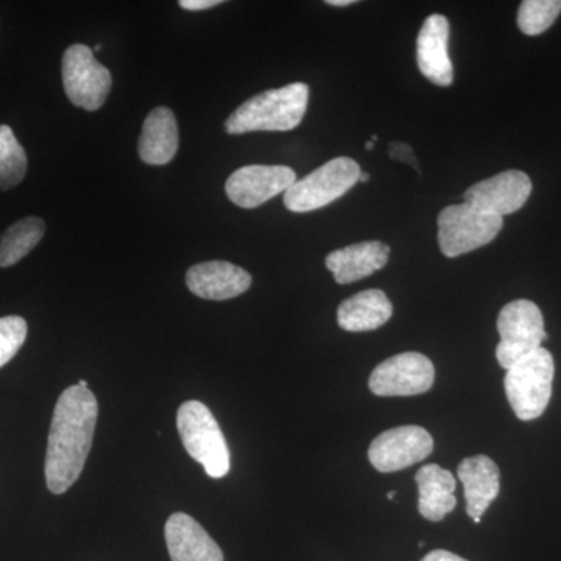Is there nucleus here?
<instances>
[{
    "mask_svg": "<svg viewBox=\"0 0 561 561\" xmlns=\"http://www.w3.org/2000/svg\"><path fill=\"white\" fill-rule=\"evenodd\" d=\"M434 381L435 368L430 357L402 353L379 364L368 386L378 397H415L430 391Z\"/></svg>",
    "mask_w": 561,
    "mask_h": 561,
    "instance_id": "obj_9",
    "label": "nucleus"
},
{
    "mask_svg": "<svg viewBox=\"0 0 561 561\" xmlns=\"http://www.w3.org/2000/svg\"><path fill=\"white\" fill-rule=\"evenodd\" d=\"M389 256L390 247L386 243L379 241L353 243L328 254L327 267L334 275L335 283L351 284L381 271L389 262Z\"/></svg>",
    "mask_w": 561,
    "mask_h": 561,
    "instance_id": "obj_17",
    "label": "nucleus"
},
{
    "mask_svg": "<svg viewBox=\"0 0 561 561\" xmlns=\"http://www.w3.org/2000/svg\"><path fill=\"white\" fill-rule=\"evenodd\" d=\"M79 386L83 387V389H88V382L87 381H80Z\"/></svg>",
    "mask_w": 561,
    "mask_h": 561,
    "instance_id": "obj_32",
    "label": "nucleus"
},
{
    "mask_svg": "<svg viewBox=\"0 0 561 561\" xmlns=\"http://www.w3.org/2000/svg\"><path fill=\"white\" fill-rule=\"evenodd\" d=\"M530 192L531 181L527 173L505 171L467 190L463 203L483 213L504 217L522 209L529 201Z\"/></svg>",
    "mask_w": 561,
    "mask_h": 561,
    "instance_id": "obj_12",
    "label": "nucleus"
},
{
    "mask_svg": "<svg viewBox=\"0 0 561 561\" xmlns=\"http://www.w3.org/2000/svg\"><path fill=\"white\" fill-rule=\"evenodd\" d=\"M449 21L432 14L416 38V65L420 72L437 87H451L454 69L449 58Z\"/></svg>",
    "mask_w": 561,
    "mask_h": 561,
    "instance_id": "obj_13",
    "label": "nucleus"
},
{
    "mask_svg": "<svg viewBox=\"0 0 561 561\" xmlns=\"http://www.w3.org/2000/svg\"><path fill=\"white\" fill-rule=\"evenodd\" d=\"M370 180V175L365 172H360L359 181L360 183H367V181Z\"/></svg>",
    "mask_w": 561,
    "mask_h": 561,
    "instance_id": "obj_29",
    "label": "nucleus"
},
{
    "mask_svg": "<svg viewBox=\"0 0 561 561\" xmlns=\"http://www.w3.org/2000/svg\"><path fill=\"white\" fill-rule=\"evenodd\" d=\"M27 173V154L9 125H0V191L13 190Z\"/></svg>",
    "mask_w": 561,
    "mask_h": 561,
    "instance_id": "obj_22",
    "label": "nucleus"
},
{
    "mask_svg": "<svg viewBox=\"0 0 561 561\" xmlns=\"http://www.w3.org/2000/svg\"><path fill=\"white\" fill-rule=\"evenodd\" d=\"M394 494H397V491H390V493L387 494V500L393 501L394 500Z\"/></svg>",
    "mask_w": 561,
    "mask_h": 561,
    "instance_id": "obj_31",
    "label": "nucleus"
},
{
    "mask_svg": "<svg viewBox=\"0 0 561 561\" xmlns=\"http://www.w3.org/2000/svg\"><path fill=\"white\" fill-rule=\"evenodd\" d=\"M373 147H375V142H373V140H368V142L365 144V149L367 150H371Z\"/></svg>",
    "mask_w": 561,
    "mask_h": 561,
    "instance_id": "obj_30",
    "label": "nucleus"
},
{
    "mask_svg": "<svg viewBox=\"0 0 561 561\" xmlns=\"http://www.w3.org/2000/svg\"><path fill=\"white\" fill-rule=\"evenodd\" d=\"M220 3L221 0H181L180 7L187 11H202L213 9Z\"/></svg>",
    "mask_w": 561,
    "mask_h": 561,
    "instance_id": "obj_26",
    "label": "nucleus"
},
{
    "mask_svg": "<svg viewBox=\"0 0 561 561\" xmlns=\"http://www.w3.org/2000/svg\"><path fill=\"white\" fill-rule=\"evenodd\" d=\"M27 339V321L10 316L0 319V368L9 364Z\"/></svg>",
    "mask_w": 561,
    "mask_h": 561,
    "instance_id": "obj_24",
    "label": "nucleus"
},
{
    "mask_svg": "<svg viewBox=\"0 0 561 561\" xmlns=\"http://www.w3.org/2000/svg\"><path fill=\"white\" fill-rule=\"evenodd\" d=\"M437 225L442 253L446 257H457L494 241L504 227V219L461 203L446 206L438 214Z\"/></svg>",
    "mask_w": 561,
    "mask_h": 561,
    "instance_id": "obj_6",
    "label": "nucleus"
},
{
    "mask_svg": "<svg viewBox=\"0 0 561 561\" xmlns=\"http://www.w3.org/2000/svg\"><path fill=\"white\" fill-rule=\"evenodd\" d=\"M553 375L552 354L542 346L508 368L505 393L519 420H537L545 413L552 397Z\"/></svg>",
    "mask_w": 561,
    "mask_h": 561,
    "instance_id": "obj_4",
    "label": "nucleus"
},
{
    "mask_svg": "<svg viewBox=\"0 0 561 561\" xmlns=\"http://www.w3.org/2000/svg\"><path fill=\"white\" fill-rule=\"evenodd\" d=\"M457 476L463 483L468 516L476 524L481 523L483 513L501 491V471L490 457L474 456L461 460Z\"/></svg>",
    "mask_w": 561,
    "mask_h": 561,
    "instance_id": "obj_15",
    "label": "nucleus"
},
{
    "mask_svg": "<svg viewBox=\"0 0 561 561\" xmlns=\"http://www.w3.org/2000/svg\"><path fill=\"white\" fill-rule=\"evenodd\" d=\"M327 3L334 7H348L351 3H354V0H328Z\"/></svg>",
    "mask_w": 561,
    "mask_h": 561,
    "instance_id": "obj_28",
    "label": "nucleus"
},
{
    "mask_svg": "<svg viewBox=\"0 0 561 561\" xmlns=\"http://www.w3.org/2000/svg\"><path fill=\"white\" fill-rule=\"evenodd\" d=\"M165 542L172 561H225L219 545L186 513H173L168 519Z\"/></svg>",
    "mask_w": 561,
    "mask_h": 561,
    "instance_id": "obj_16",
    "label": "nucleus"
},
{
    "mask_svg": "<svg viewBox=\"0 0 561 561\" xmlns=\"http://www.w3.org/2000/svg\"><path fill=\"white\" fill-rule=\"evenodd\" d=\"M360 165L348 157L328 161L305 179L297 180L284 194V205L291 213H311L343 197L359 183Z\"/></svg>",
    "mask_w": 561,
    "mask_h": 561,
    "instance_id": "obj_5",
    "label": "nucleus"
},
{
    "mask_svg": "<svg viewBox=\"0 0 561 561\" xmlns=\"http://www.w3.org/2000/svg\"><path fill=\"white\" fill-rule=\"evenodd\" d=\"M434 451V438L420 426H400L382 432L373 440L368 459L379 472L405 470Z\"/></svg>",
    "mask_w": 561,
    "mask_h": 561,
    "instance_id": "obj_10",
    "label": "nucleus"
},
{
    "mask_svg": "<svg viewBox=\"0 0 561 561\" xmlns=\"http://www.w3.org/2000/svg\"><path fill=\"white\" fill-rule=\"evenodd\" d=\"M421 561H468L461 559V557L456 556V553L449 551H443V549H437V551H432L427 553Z\"/></svg>",
    "mask_w": 561,
    "mask_h": 561,
    "instance_id": "obj_27",
    "label": "nucleus"
},
{
    "mask_svg": "<svg viewBox=\"0 0 561 561\" xmlns=\"http://www.w3.org/2000/svg\"><path fill=\"white\" fill-rule=\"evenodd\" d=\"M497 331L501 341L496 346V359L505 370L540 350L548 339L540 308L529 300L505 305L497 317Z\"/></svg>",
    "mask_w": 561,
    "mask_h": 561,
    "instance_id": "obj_7",
    "label": "nucleus"
},
{
    "mask_svg": "<svg viewBox=\"0 0 561 561\" xmlns=\"http://www.w3.org/2000/svg\"><path fill=\"white\" fill-rule=\"evenodd\" d=\"M98 419V400L90 389L77 383L58 398L46 454V482L51 493H66L79 481L90 456Z\"/></svg>",
    "mask_w": 561,
    "mask_h": 561,
    "instance_id": "obj_1",
    "label": "nucleus"
},
{
    "mask_svg": "<svg viewBox=\"0 0 561 561\" xmlns=\"http://www.w3.org/2000/svg\"><path fill=\"white\" fill-rule=\"evenodd\" d=\"M390 154L393 160L408 162V164H413V168L419 169V164H416L415 158H413L411 147L405 146V144H391Z\"/></svg>",
    "mask_w": 561,
    "mask_h": 561,
    "instance_id": "obj_25",
    "label": "nucleus"
},
{
    "mask_svg": "<svg viewBox=\"0 0 561 561\" xmlns=\"http://www.w3.org/2000/svg\"><path fill=\"white\" fill-rule=\"evenodd\" d=\"M62 87L70 103L87 111H98L108 99L111 72L84 44H72L62 55Z\"/></svg>",
    "mask_w": 561,
    "mask_h": 561,
    "instance_id": "obj_8",
    "label": "nucleus"
},
{
    "mask_svg": "<svg viewBox=\"0 0 561 561\" xmlns=\"http://www.w3.org/2000/svg\"><path fill=\"white\" fill-rule=\"evenodd\" d=\"M181 442L192 459L203 465L206 474L221 479L230 472V449L219 423L201 401L181 404L176 415Z\"/></svg>",
    "mask_w": 561,
    "mask_h": 561,
    "instance_id": "obj_3",
    "label": "nucleus"
},
{
    "mask_svg": "<svg viewBox=\"0 0 561 561\" xmlns=\"http://www.w3.org/2000/svg\"><path fill=\"white\" fill-rule=\"evenodd\" d=\"M180 133L175 114L158 106L146 117L139 138L140 160L150 165L169 164L179 151Z\"/></svg>",
    "mask_w": 561,
    "mask_h": 561,
    "instance_id": "obj_18",
    "label": "nucleus"
},
{
    "mask_svg": "<svg viewBox=\"0 0 561 561\" xmlns=\"http://www.w3.org/2000/svg\"><path fill=\"white\" fill-rule=\"evenodd\" d=\"M561 13V0H526L518 11L524 35L537 36L548 31Z\"/></svg>",
    "mask_w": 561,
    "mask_h": 561,
    "instance_id": "obj_23",
    "label": "nucleus"
},
{
    "mask_svg": "<svg viewBox=\"0 0 561 561\" xmlns=\"http://www.w3.org/2000/svg\"><path fill=\"white\" fill-rule=\"evenodd\" d=\"M186 284L203 300L224 301L245 294L251 287V275L231 262L209 261L191 267Z\"/></svg>",
    "mask_w": 561,
    "mask_h": 561,
    "instance_id": "obj_14",
    "label": "nucleus"
},
{
    "mask_svg": "<svg viewBox=\"0 0 561 561\" xmlns=\"http://www.w3.org/2000/svg\"><path fill=\"white\" fill-rule=\"evenodd\" d=\"M297 181L287 165H245L238 169L227 184L228 198L243 209H254L279 194H286Z\"/></svg>",
    "mask_w": 561,
    "mask_h": 561,
    "instance_id": "obj_11",
    "label": "nucleus"
},
{
    "mask_svg": "<svg viewBox=\"0 0 561 561\" xmlns=\"http://www.w3.org/2000/svg\"><path fill=\"white\" fill-rule=\"evenodd\" d=\"M46 224L39 217H27L11 225L0 238V267L7 268L24 260L41 242Z\"/></svg>",
    "mask_w": 561,
    "mask_h": 561,
    "instance_id": "obj_21",
    "label": "nucleus"
},
{
    "mask_svg": "<svg viewBox=\"0 0 561 561\" xmlns=\"http://www.w3.org/2000/svg\"><path fill=\"white\" fill-rule=\"evenodd\" d=\"M419 485V511L423 518L438 523L456 508V479L438 465H424L415 474Z\"/></svg>",
    "mask_w": 561,
    "mask_h": 561,
    "instance_id": "obj_19",
    "label": "nucleus"
},
{
    "mask_svg": "<svg viewBox=\"0 0 561 561\" xmlns=\"http://www.w3.org/2000/svg\"><path fill=\"white\" fill-rule=\"evenodd\" d=\"M309 103V87L291 83L254 95L225 122L230 135L250 131H290L301 124Z\"/></svg>",
    "mask_w": 561,
    "mask_h": 561,
    "instance_id": "obj_2",
    "label": "nucleus"
},
{
    "mask_svg": "<svg viewBox=\"0 0 561 561\" xmlns=\"http://www.w3.org/2000/svg\"><path fill=\"white\" fill-rule=\"evenodd\" d=\"M393 316V306L382 290L370 289L354 295L339 306L337 323L343 331L365 332L383 327Z\"/></svg>",
    "mask_w": 561,
    "mask_h": 561,
    "instance_id": "obj_20",
    "label": "nucleus"
}]
</instances>
